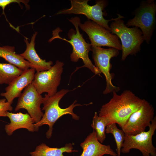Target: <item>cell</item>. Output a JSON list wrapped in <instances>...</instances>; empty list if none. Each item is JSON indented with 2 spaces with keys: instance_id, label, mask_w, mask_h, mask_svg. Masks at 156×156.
<instances>
[{
  "instance_id": "6da1fadb",
  "label": "cell",
  "mask_w": 156,
  "mask_h": 156,
  "mask_svg": "<svg viewBox=\"0 0 156 156\" xmlns=\"http://www.w3.org/2000/svg\"><path fill=\"white\" fill-rule=\"evenodd\" d=\"M109 101L103 105L98 115L108 119L110 123L117 124L122 128L130 116L139 109L145 100L136 96L129 90L124 91L120 95L112 92Z\"/></svg>"
},
{
  "instance_id": "7a4b0ae2",
  "label": "cell",
  "mask_w": 156,
  "mask_h": 156,
  "mask_svg": "<svg viewBox=\"0 0 156 156\" xmlns=\"http://www.w3.org/2000/svg\"><path fill=\"white\" fill-rule=\"evenodd\" d=\"M69 91L68 89H62L53 96H48L45 94L43 97V106L42 110L44 111V112L40 120L34 123V125L38 131L40 127L45 125H48L49 129L46 133L48 139L50 138L52 136L53 125L62 116L70 114L75 120H77L79 119V117L74 112L73 110L75 107L83 105L77 103V100L65 108H61L59 105L60 100Z\"/></svg>"
},
{
  "instance_id": "3957f363",
  "label": "cell",
  "mask_w": 156,
  "mask_h": 156,
  "mask_svg": "<svg viewBox=\"0 0 156 156\" xmlns=\"http://www.w3.org/2000/svg\"><path fill=\"white\" fill-rule=\"evenodd\" d=\"M69 21L75 26L76 31L73 29L69 31L68 36L70 39L68 40L62 38L59 35L57 29L53 31V36L49 40L50 41L55 38H59L68 42L73 48L72 52L70 55L71 61L73 62H77L79 59L82 60L84 65L79 67H86L90 70L95 75L101 73L99 70L92 63L88 56L90 51L92 50V46L90 44L87 43L83 37L82 34L79 31V24L81 23V20L79 17H72Z\"/></svg>"
},
{
  "instance_id": "277c9868",
  "label": "cell",
  "mask_w": 156,
  "mask_h": 156,
  "mask_svg": "<svg viewBox=\"0 0 156 156\" xmlns=\"http://www.w3.org/2000/svg\"><path fill=\"white\" fill-rule=\"evenodd\" d=\"M124 17L113 21L110 27V32L120 39L122 46V61L129 55H135L140 51L144 41L142 33L138 27L129 28L122 19Z\"/></svg>"
},
{
  "instance_id": "5b68a950",
  "label": "cell",
  "mask_w": 156,
  "mask_h": 156,
  "mask_svg": "<svg viewBox=\"0 0 156 156\" xmlns=\"http://www.w3.org/2000/svg\"><path fill=\"white\" fill-rule=\"evenodd\" d=\"M89 0H71V7L59 11L56 14H82L85 15L88 19L92 20L110 31L108 23L123 16L118 14V17L109 20L105 19L103 12L107 5L108 1L105 0H98L95 5H92L88 3Z\"/></svg>"
},
{
  "instance_id": "8992f818",
  "label": "cell",
  "mask_w": 156,
  "mask_h": 156,
  "mask_svg": "<svg viewBox=\"0 0 156 156\" xmlns=\"http://www.w3.org/2000/svg\"><path fill=\"white\" fill-rule=\"evenodd\" d=\"M135 16L129 19L126 25L140 28L144 40L149 44L156 24V4L154 0L143 1L134 12Z\"/></svg>"
},
{
  "instance_id": "52a82bcc",
  "label": "cell",
  "mask_w": 156,
  "mask_h": 156,
  "mask_svg": "<svg viewBox=\"0 0 156 156\" xmlns=\"http://www.w3.org/2000/svg\"><path fill=\"white\" fill-rule=\"evenodd\" d=\"M147 131L135 135L125 134L124 141L121 152L126 154L131 149L139 150L143 156H156V148L153 146L152 138L156 129V117L155 116Z\"/></svg>"
},
{
  "instance_id": "ba28073f",
  "label": "cell",
  "mask_w": 156,
  "mask_h": 156,
  "mask_svg": "<svg viewBox=\"0 0 156 156\" xmlns=\"http://www.w3.org/2000/svg\"><path fill=\"white\" fill-rule=\"evenodd\" d=\"M63 62L57 60L55 64L49 69L36 72L32 83L40 94L46 92L48 96L55 94L61 80L63 71Z\"/></svg>"
},
{
  "instance_id": "9c48e42d",
  "label": "cell",
  "mask_w": 156,
  "mask_h": 156,
  "mask_svg": "<svg viewBox=\"0 0 156 156\" xmlns=\"http://www.w3.org/2000/svg\"><path fill=\"white\" fill-rule=\"evenodd\" d=\"M91 51L95 66L105 77L106 87L103 91V94H107L114 91L118 92L120 90V88L114 86L112 83L113 77L110 71L112 67L110 60L118 55L119 50L112 47L105 49L92 46Z\"/></svg>"
},
{
  "instance_id": "30bf717a",
  "label": "cell",
  "mask_w": 156,
  "mask_h": 156,
  "mask_svg": "<svg viewBox=\"0 0 156 156\" xmlns=\"http://www.w3.org/2000/svg\"><path fill=\"white\" fill-rule=\"evenodd\" d=\"M79 27L88 35L92 46H107L122 50L118 37L95 22L88 19L83 23H80Z\"/></svg>"
},
{
  "instance_id": "8fae6325",
  "label": "cell",
  "mask_w": 156,
  "mask_h": 156,
  "mask_svg": "<svg viewBox=\"0 0 156 156\" xmlns=\"http://www.w3.org/2000/svg\"><path fill=\"white\" fill-rule=\"evenodd\" d=\"M153 105L146 100L136 111L133 113L121 128L125 134L135 135L145 131L154 117Z\"/></svg>"
},
{
  "instance_id": "7c38bea8",
  "label": "cell",
  "mask_w": 156,
  "mask_h": 156,
  "mask_svg": "<svg viewBox=\"0 0 156 156\" xmlns=\"http://www.w3.org/2000/svg\"><path fill=\"white\" fill-rule=\"evenodd\" d=\"M43 99L33 84H30L24 89L19 97L15 111L22 109H26L35 123H37L40 120L44 114L40 107Z\"/></svg>"
},
{
  "instance_id": "4fadbf2b",
  "label": "cell",
  "mask_w": 156,
  "mask_h": 156,
  "mask_svg": "<svg viewBox=\"0 0 156 156\" xmlns=\"http://www.w3.org/2000/svg\"><path fill=\"white\" fill-rule=\"evenodd\" d=\"M35 70L30 68L24 71L22 73L13 80L5 88V92L1 93L7 102L12 104L14 99L19 97L22 91L32 83L34 78Z\"/></svg>"
},
{
  "instance_id": "5bb4252c",
  "label": "cell",
  "mask_w": 156,
  "mask_h": 156,
  "mask_svg": "<svg viewBox=\"0 0 156 156\" xmlns=\"http://www.w3.org/2000/svg\"><path fill=\"white\" fill-rule=\"evenodd\" d=\"M83 151L80 156H102L107 154L117 156V154L110 145H104L97 140L95 132L93 131L80 145Z\"/></svg>"
},
{
  "instance_id": "9a60e30c",
  "label": "cell",
  "mask_w": 156,
  "mask_h": 156,
  "mask_svg": "<svg viewBox=\"0 0 156 156\" xmlns=\"http://www.w3.org/2000/svg\"><path fill=\"white\" fill-rule=\"evenodd\" d=\"M37 34V32H36L33 34L30 42L27 38L24 39L26 45V49L20 55L30 63L32 68L34 69L36 72H39L50 69L53 62L51 61L47 62L45 60L41 59L37 53L35 48V41Z\"/></svg>"
},
{
  "instance_id": "2e32d148",
  "label": "cell",
  "mask_w": 156,
  "mask_h": 156,
  "mask_svg": "<svg viewBox=\"0 0 156 156\" xmlns=\"http://www.w3.org/2000/svg\"><path fill=\"white\" fill-rule=\"evenodd\" d=\"M6 116L10 119L9 124L5 125V129L8 135H11L17 129L25 128L30 132L38 131L34 125L33 119L28 114L19 112L17 113H6Z\"/></svg>"
},
{
  "instance_id": "e0dca14e",
  "label": "cell",
  "mask_w": 156,
  "mask_h": 156,
  "mask_svg": "<svg viewBox=\"0 0 156 156\" xmlns=\"http://www.w3.org/2000/svg\"><path fill=\"white\" fill-rule=\"evenodd\" d=\"M0 57L23 71L31 68L30 63L20 55L16 53L15 47L9 46H0Z\"/></svg>"
},
{
  "instance_id": "ac0fdd59",
  "label": "cell",
  "mask_w": 156,
  "mask_h": 156,
  "mask_svg": "<svg viewBox=\"0 0 156 156\" xmlns=\"http://www.w3.org/2000/svg\"><path fill=\"white\" fill-rule=\"evenodd\" d=\"M78 151L73 150V145L70 143L65 144L60 148L49 147L44 143H42L37 146L33 151L29 154L31 156H65L64 153H71L77 152Z\"/></svg>"
},
{
  "instance_id": "d6986e66",
  "label": "cell",
  "mask_w": 156,
  "mask_h": 156,
  "mask_svg": "<svg viewBox=\"0 0 156 156\" xmlns=\"http://www.w3.org/2000/svg\"><path fill=\"white\" fill-rule=\"evenodd\" d=\"M23 71L10 63H0V84H8Z\"/></svg>"
},
{
  "instance_id": "ffe728a7",
  "label": "cell",
  "mask_w": 156,
  "mask_h": 156,
  "mask_svg": "<svg viewBox=\"0 0 156 156\" xmlns=\"http://www.w3.org/2000/svg\"><path fill=\"white\" fill-rule=\"evenodd\" d=\"M110 123L108 119L99 117L97 112H95L91 126L96 132L97 140L101 143L104 141L106 138V127Z\"/></svg>"
},
{
  "instance_id": "44dd1931",
  "label": "cell",
  "mask_w": 156,
  "mask_h": 156,
  "mask_svg": "<svg viewBox=\"0 0 156 156\" xmlns=\"http://www.w3.org/2000/svg\"><path fill=\"white\" fill-rule=\"evenodd\" d=\"M105 132L106 134L111 133L113 135L116 145L117 156H120L121 149L125 140V133L122 129H119L114 122L108 124L106 127Z\"/></svg>"
},
{
  "instance_id": "7402d4cb",
  "label": "cell",
  "mask_w": 156,
  "mask_h": 156,
  "mask_svg": "<svg viewBox=\"0 0 156 156\" xmlns=\"http://www.w3.org/2000/svg\"><path fill=\"white\" fill-rule=\"evenodd\" d=\"M13 108L11 104L7 101L5 99H0V117L6 116V113L12 111Z\"/></svg>"
},
{
  "instance_id": "603a6c76",
  "label": "cell",
  "mask_w": 156,
  "mask_h": 156,
  "mask_svg": "<svg viewBox=\"0 0 156 156\" xmlns=\"http://www.w3.org/2000/svg\"><path fill=\"white\" fill-rule=\"evenodd\" d=\"M29 1L23 0H0V7L3 10L4 14V10L5 7L10 4L12 3H16L20 4L21 3H23L27 7L28 6L27 3Z\"/></svg>"
}]
</instances>
